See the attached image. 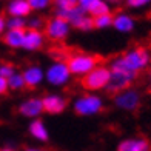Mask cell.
Segmentation results:
<instances>
[{
	"mask_svg": "<svg viewBox=\"0 0 151 151\" xmlns=\"http://www.w3.org/2000/svg\"><path fill=\"white\" fill-rule=\"evenodd\" d=\"M86 14L90 16H99V14H105V12H111L109 3L106 0H79L77 3Z\"/></svg>",
	"mask_w": 151,
	"mask_h": 151,
	"instance_id": "7c38bea8",
	"label": "cell"
},
{
	"mask_svg": "<svg viewBox=\"0 0 151 151\" xmlns=\"http://www.w3.org/2000/svg\"><path fill=\"white\" fill-rule=\"evenodd\" d=\"M5 29H6V20L0 16V36H2V34L5 32Z\"/></svg>",
	"mask_w": 151,
	"mask_h": 151,
	"instance_id": "f1b7e54d",
	"label": "cell"
},
{
	"mask_svg": "<svg viewBox=\"0 0 151 151\" xmlns=\"http://www.w3.org/2000/svg\"><path fill=\"white\" fill-rule=\"evenodd\" d=\"M45 111L43 108V100L39 97H31L28 100H25L20 104L19 106V113L23 116V117H29V119H36L40 114Z\"/></svg>",
	"mask_w": 151,
	"mask_h": 151,
	"instance_id": "30bf717a",
	"label": "cell"
},
{
	"mask_svg": "<svg viewBox=\"0 0 151 151\" xmlns=\"http://www.w3.org/2000/svg\"><path fill=\"white\" fill-rule=\"evenodd\" d=\"M150 62H151V54L148 52V50H145L142 46H136V48H131L129 51L123 52L122 56L116 57L111 62L109 68H122V70L139 74L150 65Z\"/></svg>",
	"mask_w": 151,
	"mask_h": 151,
	"instance_id": "6da1fadb",
	"label": "cell"
},
{
	"mask_svg": "<svg viewBox=\"0 0 151 151\" xmlns=\"http://www.w3.org/2000/svg\"><path fill=\"white\" fill-rule=\"evenodd\" d=\"M109 70H111V74H109V82L105 90L111 94H116L128 86H131V83L137 77V73L127 71V70H122V68H109Z\"/></svg>",
	"mask_w": 151,
	"mask_h": 151,
	"instance_id": "5b68a950",
	"label": "cell"
},
{
	"mask_svg": "<svg viewBox=\"0 0 151 151\" xmlns=\"http://www.w3.org/2000/svg\"><path fill=\"white\" fill-rule=\"evenodd\" d=\"M114 105L123 111H134L140 106V94L133 88H125L114 94Z\"/></svg>",
	"mask_w": 151,
	"mask_h": 151,
	"instance_id": "9c48e42d",
	"label": "cell"
},
{
	"mask_svg": "<svg viewBox=\"0 0 151 151\" xmlns=\"http://www.w3.org/2000/svg\"><path fill=\"white\" fill-rule=\"evenodd\" d=\"M125 2H127V6L131 9H142L151 5V0H125Z\"/></svg>",
	"mask_w": 151,
	"mask_h": 151,
	"instance_id": "d4e9b609",
	"label": "cell"
},
{
	"mask_svg": "<svg viewBox=\"0 0 151 151\" xmlns=\"http://www.w3.org/2000/svg\"><path fill=\"white\" fill-rule=\"evenodd\" d=\"M106 2H108L109 5H117V3L122 2V0H106Z\"/></svg>",
	"mask_w": 151,
	"mask_h": 151,
	"instance_id": "f546056e",
	"label": "cell"
},
{
	"mask_svg": "<svg viewBox=\"0 0 151 151\" xmlns=\"http://www.w3.org/2000/svg\"><path fill=\"white\" fill-rule=\"evenodd\" d=\"M16 70H14V66L9 65V63H3V65H0V76H3V77L8 79L11 74H14Z\"/></svg>",
	"mask_w": 151,
	"mask_h": 151,
	"instance_id": "484cf974",
	"label": "cell"
},
{
	"mask_svg": "<svg viewBox=\"0 0 151 151\" xmlns=\"http://www.w3.org/2000/svg\"><path fill=\"white\" fill-rule=\"evenodd\" d=\"M25 26H26L25 17L9 16V19L6 20V28H25Z\"/></svg>",
	"mask_w": 151,
	"mask_h": 151,
	"instance_id": "7402d4cb",
	"label": "cell"
},
{
	"mask_svg": "<svg viewBox=\"0 0 151 151\" xmlns=\"http://www.w3.org/2000/svg\"><path fill=\"white\" fill-rule=\"evenodd\" d=\"M113 26L119 32H131L136 26V20L127 12H117L113 17Z\"/></svg>",
	"mask_w": 151,
	"mask_h": 151,
	"instance_id": "2e32d148",
	"label": "cell"
},
{
	"mask_svg": "<svg viewBox=\"0 0 151 151\" xmlns=\"http://www.w3.org/2000/svg\"><path fill=\"white\" fill-rule=\"evenodd\" d=\"M56 16L66 19L68 22L71 23V26L77 28L80 31H90L94 28V20L93 16L86 14V12L80 8V6H74L71 9H57Z\"/></svg>",
	"mask_w": 151,
	"mask_h": 151,
	"instance_id": "7a4b0ae2",
	"label": "cell"
},
{
	"mask_svg": "<svg viewBox=\"0 0 151 151\" xmlns=\"http://www.w3.org/2000/svg\"><path fill=\"white\" fill-rule=\"evenodd\" d=\"M25 77V83L28 88H36L37 85H40L45 79V71L37 65H31L22 73Z\"/></svg>",
	"mask_w": 151,
	"mask_h": 151,
	"instance_id": "9a60e30c",
	"label": "cell"
},
{
	"mask_svg": "<svg viewBox=\"0 0 151 151\" xmlns=\"http://www.w3.org/2000/svg\"><path fill=\"white\" fill-rule=\"evenodd\" d=\"M119 151H150L151 143L143 139V137H131V139H125L117 145Z\"/></svg>",
	"mask_w": 151,
	"mask_h": 151,
	"instance_id": "5bb4252c",
	"label": "cell"
},
{
	"mask_svg": "<svg viewBox=\"0 0 151 151\" xmlns=\"http://www.w3.org/2000/svg\"><path fill=\"white\" fill-rule=\"evenodd\" d=\"M32 11H43L46 8H50L52 0H28Z\"/></svg>",
	"mask_w": 151,
	"mask_h": 151,
	"instance_id": "603a6c76",
	"label": "cell"
},
{
	"mask_svg": "<svg viewBox=\"0 0 151 151\" xmlns=\"http://www.w3.org/2000/svg\"><path fill=\"white\" fill-rule=\"evenodd\" d=\"M102 108H104V102L99 96L94 94L82 96L74 102V113L79 116H94L100 113Z\"/></svg>",
	"mask_w": 151,
	"mask_h": 151,
	"instance_id": "ba28073f",
	"label": "cell"
},
{
	"mask_svg": "<svg viewBox=\"0 0 151 151\" xmlns=\"http://www.w3.org/2000/svg\"><path fill=\"white\" fill-rule=\"evenodd\" d=\"M52 3L56 5L57 9H71L77 6L79 0H52Z\"/></svg>",
	"mask_w": 151,
	"mask_h": 151,
	"instance_id": "cb8c5ba5",
	"label": "cell"
},
{
	"mask_svg": "<svg viewBox=\"0 0 151 151\" xmlns=\"http://www.w3.org/2000/svg\"><path fill=\"white\" fill-rule=\"evenodd\" d=\"M8 90H9L8 88V79L3 77V76H0V96L5 94Z\"/></svg>",
	"mask_w": 151,
	"mask_h": 151,
	"instance_id": "83f0119b",
	"label": "cell"
},
{
	"mask_svg": "<svg viewBox=\"0 0 151 151\" xmlns=\"http://www.w3.org/2000/svg\"><path fill=\"white\" fill-rule=\"evenodd\" d=\"M9 16H17V17H26L32 11L31 5L28 0H9L8 6H6Z\"/></svg>",
	"mask_w": 151,
	"mask_h": 151,
	"instance_id": "e0dca14e",
	"label": "cell"
},
{
	"mask_svg": "<svg viewBox=\"0 0 151 151\" xmlns=\"http://www.w3.org/2000/svg\"><path fill=\"white\" fill-rule=\"evenodd\" d=\"M71 70L65 60H57L56 63H52L48 70L45 71V79L50 85L52 86H62L66 85L71 79Z\"/></svg>",
	"mask_w": 151,
	"mask_h": 151,
	"instance_id": "8992f818",
	"label": "cell"
},
{
	"mask_svg": "<svg viewBox=\"0 0 151 151\" xmlns=\"http://www.w3.org/2000/svg\"><path fill=\"white\" fill-rule=\"evenodd\" d=\"M42 100H43L45 111L50 113V114H60L66 108V105H68L66 99H63L59 94H48V96H45Z\"/></svg>",
	"mask_w": 151,
	"mask_h": 151,
	"instance_id": "4fadbf2b",
	"label": "cell"
},
{
	"mask_svg": "<svg viewBox=\"0 0 151 151\" xmlns=\"http://www.w3.org/2000/svg\"><path fill=\"white\" fill-rule=\"evenodd\" d=\"M99 57L94 56V54H86V52H76L71 54L70 57L66 59V63L71 70L73 76H85L86 73H90L93 68L97 66L99 63Z\"/></svg>",
	"mask_w": 151,
	"mask_h": 151,
	"instance_id": "3957f363",
	"label": "cell"
},
{
	"mask_svg": "<svg viewBox=\"0 0 151 151\" xmlns=\"http://www.w3.org/2000/svg\"><path fill=\"white\" fill-rule=\"evenodd\" d=\"M93 20H94V28H97V29H105V28L113 26V16H111V12H105V14L94 16Z\"/></svg>",
	"mask_w": 151,
	"mask_h": 151,
	"instance_id": "44dd1931",
	"label": "cell"
},
{
	"mask_svg": "<svg viewBox=\"0 0 151 151\" xmlns=\"http://www.w3.org/2000/svg\"><path fill=\"white\" fill-rule=\"evenodd\" d=\"M23 36H25V28H8L5 32L3 42L9 48H22L23 43Z\"/></svg>",
	"mask_w": 151,
	"mask_h": 151,
	"instance_id": "ac0fdd59",
	"label": "cell"
},
{
	"mask_svg": "<svg viewBox=\"0 0 151 151\" xmlns=\"http://www.w3.org/2000/svg\"><path fill=\"white\" fill-rule=\"evenodd\" d=\"M43 42H45V36L40 32V29H34V28L25 29L23 43H22V48L25 51H37L43 46Z\"/></svg>",
	"mask_w": 151,
	"mask_h": 151,
	"instance_id": "8fae6325",
	"label": "cell"
},
{
	"mask_svg": "<svg viewBox=\"0 0 151 151\" xmlns=\"http://www.w3.org/2000/svg\"><path fill=\"white\" fill-rule=\"evenodd\" d=\"M109 74L111 70L106 66H96L90 73H86L85 76H82V86L88 91H99L106 88L109 82Z\"/></svg>",
	"mask_w": 151,
	"mask_h": 151,
	"instance_id": "277c9868",
	"label": "cell"
},
{
	"mask_svg": "<svg viewBox=\"0 0 151 151\" xmlns=\"http://www.w3.org/2000/svg\"><path fill=\"white\" fill-rule=\"evenodd\" d=\"M28 28H34V29H40L43 26V20L40 19V17H32L28 20Z\"/></svg>",
	"mask_w": 151,
	"mask_h": 151,
	"instance_id": "4316f807",
	"label": "cell"
},
{
	"mask_svg": "<svg viewBox=\"0 0 151 151\" xmlns=\"http://www.w3.org/2000/svg\"><path fill=\"white\" fill-rule=\"evenodd\" d=\"M25 86H26V83H25L23 74L14 73V74H11L9 77H8V88H9V90H12V91H20V90H23Z\"/></svg>",
	"mask_w": 151,
	"mask_h": 151,
	"instance_id": "ffe728a7",
	"label": "cell"
},
{
	"mask_svg": "<svg viewBox=\"0 0 151 151\" xmlns=\"http://www.w3.org/2000/svg\"><path fill=\"white\" fill-rule=\"evenodd\" d=\"M71 31V23L63 17H52L48 20L45 25V36L52 40V42H62L68 37V34Z\"/></svg>",
	"mask_w": 151,
	"mask_h": 151,
	"instance_id": "52a82bcc",
	"label": "cell"
},
{
	"mask_svg": "<svg viewBox=\"0 0 151 151\" xmlns=\"http://www.w3.org/2000/svg\"><path fill=\"white\" fill-rule=\"evenodd\" d=\"M29 134L39 142H48L50 139V133H48L45 123L39 119H34L29 123Z\"/></svg>",
	"mask_w": 151,
	"mask_h": 151,
	"instance_id": "d6986e66",
	"label": "cell"
}]
</instances>
